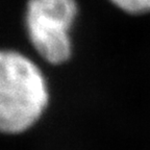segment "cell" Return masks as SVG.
<instances>
[{
  "label": "cell",
  "mask_w": 150,
  "mask_h": 150,
  "mask_svg": "<svg viewBox=\"0 0 150 150\" xmlns=\"http://www.w3.org/2000/svg\"><path fill=\"white\" fill-rule=\"evenodd\" d=\"M47 84L33 62L15 50H0V132L27 130L48 103Z\"/></svg>",
  "instance_id": "6da1fadb"
},
{
  "label": "cell",
  "mask_w": 150,
  "mask_h": 150,
  "mask_svg": "<svg viewBox=\"0 0 150 150\" xmlns=\"http://www.w3.org/2000/svg\"><path fill=\"white\" fill-rule=\"evenodd\" d=\"M78 15L76 0H27L25 25L35 51L51 65L72 56L70 33Z\"/></svg>",
  "instance_id": "7a4b0ae2"
},
{
  "label": "cell",
  "mask_w": 150,
  "mask_h": 150,
  "mask_svg": "<svg viewBox=\"0 0 150 150\" xmlns=\"http://www.w3.org/2000/svg\"><path fill=\"white\" fill-rule=\"evenodd\" d=\"M108 2L128 16L141 17L150 15V0H108Z\"/></svg>",
  "instance_id": "3957f363"
}]
</instances>
